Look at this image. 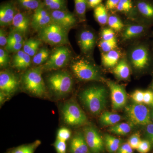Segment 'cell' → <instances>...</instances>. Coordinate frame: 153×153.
I'll use <instances>...</instances> for the list:
<instances>
[{"instance_id":"1","label":"cell","mask_w":153,"mask_h":153,"mask_svg":"<svg viewBox=\"0 0 153 153\" xmlns=\"http://www.w3.org/2000/svg\"><path fill=\"white\" fill-rule=\"evenodd\" d=\"M79 99L85 108L91 114H99L107 102V91L104 86L92 85L80 92Z\"/></svg>"},{"instance_id":"2","label":"cell","mask_w":153,"mask_h":153,"mask_svg":"<svg viewBox=\"0 0 153 153\" xmlns=\"http://www.w3.org/2000/svg\"><path fill=\"white\" fill-rule=\"evenodd\" d=\"M43 72L41 66H36L29 68L22 74L21 84L26 92L39 97L47 95L46 85L42 76Z\"/></svg>"},{"instance_id":"3","label":"cell","mask_w":153,"mask_h":153,"mask_svg":"<svg viewBox=\"0 0 153 153\" xmlns=\"http://www.w3.org/2000/svg\"><path fill=\"white\" fill-rule=\"evenodd\" d=\"M53 71L47 77L48 88L57 97L60 98L66 96L73 89V76L69 71L64 69Z\"/></svg>"},{"instance_id":"4","label":"cell","mask_w":153,"mask_h":153,"mask_svg":"<svg viewBox=\"0 0 153 153\" xmlns=\"http://www.w3.org/2000/svg\"><path fill=\"white\" fill-rule=\"evenodd\" d=\"M72 74L82 81H100L101 73L97 66L86 57H72L69 63Z\"/></svg>"},{"instance_id":"5","label":"cell","mask_w":153,"mask_h":153,"mask_svg":"<svg viewBox=\"0 0 153 153\" xmlns=\"http://www.w3.org/2000/svg\"><path fill=\"white\" fill-rule=\"evenodd\" d=\"M128 58L136 70L143 71L153 64V50L147 42L137 44L129 50Z\"/></svg>"},{"instance_id":"6","label":"cell","mask_w":153,"mask_h":153,"mask_svg":"<svg viewBox=\"0 0 153 153\" xmlns=\"http://www.w3.org/2000/svg\"><path fill=\"white\" fill-rule=\"evenodd\" d=\"M61 114L62 119L67 125L78 126L87 123L86 114L73 98L63 102L61 108Z\"/></svg>"},{"instance_id":"7","label":"cell","mask_w":153,"mask_h":153,"mask_svg":"<svg viewBox=\"0 0 153 153\" xmlns=\"http://www.w3.org/2000/svg\"><path fill=\"white\" fill-rule=\"evenodd\" d=\"M68 31L59 25L52 22L38 32V38L52 46L66 45L69 43Z\"/></svg>"},{"instance_id":"8","label":"cell","mask_w":153,"mask_h":153,"mask_svg":"<svg viewBox=\"0 0 153 153\" xmlns=\"http://www.w3.org/2000/svg\"><path fill=\"white\" fill-rule=\"evenodd\" d=\"M71 50L66 45L57 46L51 51L49 59L42 65L43 71H51L63 69L69 64L72 59Z\"/></svg>"},{"instance_id":"9","label":"cell","mask_w":153,"mask_h":153,"mask_svg":"<svg viewBox=\"0 0 153 153\" xmlns=\"http://www.w3.org/2000/svg\"><path fill=\"white\" fill-rule=\"evenodd\" d=\"M126 113L130 122L133 125L147 126L151 123L149 110L144 105H130L126 107Z\"/></svg>"},{"instance_id":"10","label":"cell","mask_w":153,"mask_h":153,"mask_svg":"<svg viewBox=\"0 0 153 153\" xmlns=\"http://www.w3.org/2000/svg\"><path fill=\"white\" fill-rule=\"evenodd\" d=\"M21 84V79L16 74L9 70L0 72V91L10 97L14 94Z\"/></svg>"},{"instance_id":"11","label":"cell","mask_w":153,"mask_h":153,"mask_svg":"<svg viewBox=\"0 0 153 153\" xmlns=\"http://www.w3.org/2000/svg\"><path fill=\"white\" fill-rule=\"evenodd\" d=\"M85 141L91 153H103L104 142L97 129L92 126H88L83 129Z\"/></svg>"},{"instance_id":"12","label":"cell","mask_w":153,"mask_h":153,"mask_svg":"<svg viewBox=\"0 0 153 153\" xmlns=\"http://www.w3.org/2000/svg\"><path fill=\"white\" fill-rule=\"evenodd\" d=\"M97 38L93 31L84 29L77 36V43L81 52L85 57L90 58L96 44Z\"/></svg>"},{"instance_id":"13","label":"cell","mask_w":153,"mask_h":153,"mask_svg":"<svg viewBox=\"0 0 153 153\" xmlns=\"http://www.w3.org/2000/svg\"><path fill=\"white\" fill-rule=\"evenodd\" d=\"M52 22L59 25L67 31L74 27L79 22L74 13L68 10L50 11Z\"/></svg>"},{"instance_id":"14","label":"cell","mask_w":153,"mask_h":153,"mask_svg":"<svg viewBox=\"0 0 153 153\" xmlns=\"http://www.w3.org/2000/svg\"><path fill=\"white\" fill-rule=\"evenodd\" d=\"M52 22L50 11L42 2L38 9L33 12L31 17V28L34 31H40Z\"/></svg>"},{"instance_id":"15","label":"cell","mask_w":153,"mask_h":153,"mask_svg":"<svg viewBox=\"0 0 153 153\" xmlns=\"http://www.w3.org/2000/svg\"><path fill=\"white\" fill-rule=\"evenodd\" d=\"M107 84L110 91L113 109L122 108L126 105L127 100L124 88L112 81H107Z\"/></svg>"},{"instance_id":"16","label":"cell","mask_w":153,"mask_h":153,"mask_svg":"<svg viewBox=\"0 0 153 153\" xmlns=\"http://www.w3.org/2000/svg\"><path fill=\"white\" fill-rule=\"evenodd\" d=\"M30 12L19 10L14 17L12 30L18 32L25 38L28 35L31 27L32 15Z\"/></svg>"},{"instance_id":"17","label":"cell","mask_w":153,"mask_h":153,"mask_svg":"<svg viewBox=\"0 0 153 153\" xmlns=\"http://www.w3.org/2000/svg\"><path fill=\"white\" fill-rule=\"evenodd\" d=\"M137 16L143 23L149 26L153 25V0H134Z\"/></svg>"},{"instance_id":"18","label":"cell","mask_w":153,"mask_h":153,"mask_svg":"<svg viewBox=\"0 0 153 153\" xmlns=\"http://www.w3.org/2000/svg\"><path fill=\"white\" fill-rule=\"evenodd\" d=\"M19 10L14 0L2 3L0 7L1 27L12 25L14 17Z\"/></svg>"},{"instance_id":"19","label":"cell","mask_w":153,"mask_h":153,"mask_svg":"<svg viewBox=\"0 0 153 153\" xmlns=\"http://www.w3.org/2000/svg\"><path fill=\"white\" fill-rule=\"evenodd\" d=\"M151 26L146 24L131 25L127 26L122 33L123 40L124 41H128L138 37L146 36L149 32Z\"/></svg>"},{"instance_id":"20","label":"cell","mask_w":153,"mask_h":153,"mask_svg":"<svg viewBox=\"0 0 153 153\" xmlns=\"http://www.w3.org/2000/svg\"><path fill=\"white\" fill-rule=\"evenodd\" d=\"M69 152L70 153H91L83 132L78 131L74 134L70 141Z\"/></svg>"},{"instance_id":"21","label":"cell","mask_w":153,"mask_h":153,"mask_svg":"<svg viewBox=\"0 0 153 153\" xmlns=\"http://www.w3.org/2000/svg\"><path fill=\"white\" fill-rule=\"evenodd\" d=\"M12 65L14 68L20 71H25L31 67L32 57L23 50L15 53L12 59Z\"/></svg>"},{"instance_id":"22","label":"cell","mask_w":153,"mask_h":153,"mask_svg":"<svg viewBox=\"0 0 153 153\" xmlns=\"http://www.w3.org/2000/svg\"><path fill=\"white\" fill-rule=\"evenodd\" d=\"M116 11L129 16H137L134 0H120Z\"/></svg>"},{"instance_id":"23","label":"cell","mask_w":153,"mask_h":153,"mask_svg":"<svg viewBox=\"0 0 153 153\" xmlns=\"http://www.w3.org/2000/svg\"><path fill=\"white\" fill-rule=\"evenodd\" d=\"M43 41L39 38H31L25 41L22 50L33 57L40 49Z\"/></svg>"},{"instance_id":"24","label":"cell","mask_w":153,"mask_h":153,"mask_svg":"<svg viewBox=\"0 0 153 153\" xmlns=\"http://www.w3.org/2000/svg\"><path fill=\"white\" fill-rule=\"evenodd\" d=\"M113 72L115 75L119 79H128L130 75V69L126 60L125 59L120 60L114 66Z\"/></svg>"},{"instance_id":"25","label":"cell","mask_w":153,"mask_h":153,"mask_svg":"<svg viewBox=\"0 0 153 153\" xmlns=\"http://www.w3.org/2000/svg\"><path fill=\"white\" fill-rule=\"evenodd\" d=\"M19 10L34 12L42 3V0H14Z\"/></svg>"},{"instance_id":"26","label":"cell","mask_w":153,"mask_h":153,"mask_svg":"<svg viewBox=\"0 0 153 153\" xmlns=\"http://www.w3.org/2000/svg\"><path fill=\"white\" fill-rule=\"evenodd\" d=\"M120 58L119 52L113 50L102 55V63L106 67H113L117 64Z\"/></svg>"},{"instance_id":"27","label":"cell","mask_w":153,"mask_h":153,"mask_svg":"<svg viewBox=\"0 0 153 153\" xmlns=\"http://www.w3.org/2000/svg\"><path fill=\"white\" fill-rule=\"evenodd\" d=\"M51 51L47 47H42L32 57V63L35 66H42L49 59Z\"/></svg>"},{"instance_id":"28","label":"cell","mask_w":153,"mask_h":153,"mask_svg":"<svg viewBox=\"0 0 153 153\" xmlns=\"http://www.w3.org/2000/svg\"><path fill=\"white\" fill-rule=\"evenodd\" d=\"M74 14L79 22L86 20V12L88 9V0H74Z\"/></svg>"},{"instance_id":"29","label":"cell","mask_w":153,"mask_h":153,"mask_svg":"<svg viewBox=\"0 0 153 153\" xmlns=\"http://www.w3.org/2000/svg\"><path fill=\"white\" fill-rule=\"evenodd\" d=\"M121 117L120 115L108 111L102 113L100 117V122L103 126H112L120 121Z\"/></svg>"},{"instance_id":"30","label":"cell","mask_w":153,"mask_h":153,"mask_svg":"<svg viewBox=\"0 0 153 153\" xmlns=\"http://www.w3.org/2000/svg\"><path fill=\"white\" fill-rule=\"evenodd\" d=\"M94 15L96 21L102 25L108 23L109 15L105 6L102 4L94 9Z\"/></svg>"},{"instance_id":"31","label":"cell","mask_w":153,"mask_h":153,"mask_svg":"<svg viewBox=\"0 0 153 153\" xmlns=\"http://www.w3.org/2000/svg\"><path fill=\"white\" fill-rule=\"evenodd\" d=\"M42 2L50 11L68 10L67 0H42Z\"/></svg>"},{"instance_id":"32","label":"cell","mask_w":153,"mask_h":153,"mask_svg":"<svg viewBox=\"0 0 153 153\" xmlns=\"http://www.w3.org/2000/svg\"><path fill=\"white\" fill-rule=\"evenodd\" d=\"M105 145L109 153L116 152L121 146V141L119 139L109 134L105 136Z\"/></svg>"},{"instance_id":"33","label":"cell","mask_w":153,"mask_h":153,"mask_svg":"<svg viewBox=\"0 0 153 153\" xmlns=\"http://www.w3.org/2000/svg\"><path fill=\"white\" fill-rule=\"evenodd\" d=\"M133 125L131 123H117L114 125L111 126L108 129L110 132L119 135H126L129 133L131 131Z\"/></svg>"},{"instance_id":"34","label":"cell","mask_w":153,"mask_h":153,"mask_svg":"<svg viewBox=\"0 0 153 153\" xmlns=\"http://www.w3.org/2000/svg\"><path fill=\"white\" fill-rule=\"evenodd\" d=\"M107 23L110 27L115 31H120L124 27L120 18L114 14L109 15Z\"/></svg>"},{"instance_id":"35","label":"cell","mask_w":153,"mask_h":153,"mask_svg":"<svg viewBox=\"0 0 153 153\" xmlns=\"http://www.w3.org/2000/svg\"><path fill=\"white\" fill-rule=\"evenodd\" d=\"M40 144V141L37 140L33 143L23 145L16 148L12 153H34L36 148Z\"/></svg>"},{"instance_id":"36","label":"cell","mask_w":153,"mask_h":153,"mask_svg":"<svg viewBox=\"0 0 153 153\" xmlns=\"http://www.w3.org/2000/svg\"><path fill=\"white\" fill-rule=\"evenodd\" d=\"M99 46L101 49L102 51L106 53L111 50H114L117 46V42L116 39L108 41L102 40L100 42Z\"/></svg>"},{"instance_id":"37","label":"cell","mask_w":153,"mask_h":153,"mask_svg":"<svg viewBox=\"0 0 153 153\" xmlns=\"http://www.w3.org/2000/svg\"><path fill=\"white\" fill-rule=\"evenodd\" d=\"M11 58L9 52L4 48L0 49V67L1 68H7L11 62Z\"/></svg>"},{"instance_id":"38","label":"cell","mask_w":153,"mask_h":153,"mask_svg":"<svg viewBox=\"0 0 153 153\" xmlns=\"http://www.w3.org/2000/svg\"><path fill=\"white\" fill-rule=\"evenodd\" d=\"M24 38H25L21 34L12 30L8 37L7 44L13 42L24 43L25 42Z\"/></svg>"},{"instance_id":"39","label":"cell","mask_w":153,"mask_h":153,"mask_svg":"<svg viewBox=\"0 0 153 153\" xmlns=\"http://www.w3.org/2000/svg\"><path fill=\"white\" fill-rule=\"evenodd\" d=\"M71 131L67 128L63 127L58 130L57 135V139L67 141L71 136Z\"/></svg>"},{"instance_id":"40","label":"cell","mask_w":153,"mask_h":153,"mask_svg":"<svg viewBox=\"0 0 153 153\" xmlns=\"http://www.w3.org/2000/svg\"><path fill=\"white\" fill-rule=\"evenodd\" d=\"M25 43V42H24ZM24 43L13 42L7 44L4 49L9 53H16L23 49Z\"/></svg>"},{"instance_id":"41","label":"cell","mask_w":153,"mask_h":153,"mask_svg":"<svg viewBox=\"0 0 153 153\" xmlns=\"http://www.w3.org/2000/svg\"><path fill=\"white\" fill-rule=\"evenodd\" d=\"M101 37L103 41H111L116 39L115 34L111 28H105L101 32Z\"/></svg>"},{"instance_id":"42","label":"cell","mask_w":153,"mask_h":153,"mask_svg":"<svg viewBox=\"0 0 153 153\" xmlns=\"http://www.w3.org/2000/svg\"><path fill=\"white\" fill-rule=\"evenodd\" d=\"M151 143L148 140L141 141L137 151L140 153H148L150 151Z\"/></svg>"},{"instance_id":"43","label":"cell","mask_w":153,"mask_h":153,"mask_svg":"<svg viewBox=\"0 0 153 153\" xmlns=\"http://www.w3.org/2000/svg\"><path fill=\"white\" fill-rule=\"evenodd\" d=\"M141 141L139 134L136 133L132 135L129 139L128 143L133 149H137Z\"/></svg>"},{"instance_id":"44","label":"cell","mask_w":153,"mask_h":153,"mask_svg":"<svg viewBox=\"0 0 153 153\" xmlns=\"http://www.w3.org/2000/svg\"><path fill=\"white\" fill-rule=\"evenodd\" d=\"M132 99L135 103L142 104L143 102L144 91L141 90H136L131 94Z\"/></svg>"},{"instance_id":"45","label":"cell","mask_w":153,"mask_h":153,"mask_svg":"<svg viewBox=\"0 0 153 153\" xmlns=\"http://www.w3.org/2000/svg\"><path fill=\"white\" fill-rule=\"evenodd\" d=\"M57 153H66V142L57 139L54 144Z\"/></svg>"},{"instance_id":"46","label":"cell","mask_w":153,"mask_h":153,"mask_svg":"<svg viewBox=\"0 0 153 153\" xmlns=\"http://www.w3.org/2000/svg\"><path fill=\"white\" fill-rule=\"evenodd\" d=\"M120 1V0H106L104 5L108 11H116Z\"/></svg>"},{"instance_id":"47","label":"cell","mask_w":153,"mask_h":153,"mask_svg":"<svg viewBox=\"0 0 153 153\" xmlns=\"http://www.w3.org/2000/svg\"><path fill=\"white\" fill-rule=\"evenodd\" d=\"M8 37L7 32L3 28L0 29V46L1 47H5L7 44Z\"/></svg>"},{"instance_id":"48","label":"cell","mask_w":153,"mask_h":153,"mask_svg":"<svg viewBox=\"0 0 153 153\" xmlns=\"http://www.w3.org/2000/svg\"><path fill=\"white\" fill-rule=\"evenodd\" d=\"M146 136L148 140L153 146V124L150 123L146 126Z\"/></svg>"},{"instance_id":"49","label":"cell","mask_w":153,"mask_h":153,"mask_svg":"<svg viewBox=\"0 0 153 153\" xmlns=\"http://www.w3.org/2000/svg\"><path fill=\"white\" fill-rule=\"evenodd\" d=\"M133 149L128 143H125L121 145L116 153H134Z\"/></svg>"},{"instance_id":"50","label":"cell","mask_w":153,"mask_h":153,"mask_svg":"<svg viewBox=\"0 0 153 153\" xmlns=\"http://www.w3.org/2000/svg\"><path fill=\"white\" fill-rule=\"evenodd\" d=\"M153 100V92L150 90L144 91L143 103L151 105Z\"/></svg>"},{"instance_id":"51","label":"cell","mask_w":153,"mask_h":153,"mask_svg":"<svg viewBox=\"0 0 153 153\" xmlns=\"http://www.w3.org/2000/svg\"><path fill=\"white\" fill-rule=\"evenodd\" d=\"M103 0H88V9H94L102 4Z\"/></svg>"},{"instance_id":"52","label":"cell","mask_w":153,"mask_h":153,"mask_svg":"<svg viewBox=\"0 0 153 153\" xmlns=\"http://www.w3.org/2000/svg\"><path fill=\"white\" fill-rule=\"evenodd\" d=\"M9 97L4 93L1 91H0V104H1V105H2L4 102L6 101V100Z\"/></svg>"},{"instance_id":"53","label":"cell","mask_w":153,"mask_h":153,"mask_svg":"<svg viewBox=\"0 0 153 153\" xmlns=\"http://www.w3.org/2000/svg\"><path fill=\"white\" fill-rule=\"evenodd\" d=\"M151 117H152V120L153 121V111L152 113V114H151Z\"/></svg>"},{"instance_id":"54","label":"cell","mask_w":153,"mask_h":153,"mask_svg":"<svg viewBox=\"0 0 153 153\" xmlns=\"http://www.w3.org/2000/svg\"><path fill=\"white\" fill-rule=\"evenodd\" d=\"M151 88H152V89L153 90V79L152 82V85H151Z\"/></svg>"},{"instance_id":"55","label":"cell","mask_w":153,"mask_h":153,"mask_svg":"<svg viewBox=\"0 0 153 153\" xmlns=\"http://www.w3.org/2000/svg\"><path fill=\"white\" fill-rule=\"evenodd\" d=\"M152 48L153 50V41L152 42Z\"/></svg>"},{"instance_id":"56","label":"cell","mask_w":153,"mask_h":153,"mask_svg":"<svg viewBox=\"0 0 153 153\" xmlns=\"http://www.w3.org/2000/svg\"><path fill=\"white\" fill-rule=\"evenodd\" d=\"M151 105H152V106L153 107V100L152 102V104H151Z\"/></svg>"}]
</instances>
